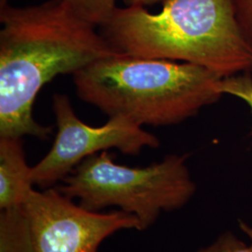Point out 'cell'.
<instances>
[{
	"label": "cell",
	"mask_w": 252,
	"mask_h": 252,
	"mask_svg": "<svg viewBox=\"0 0 252 252\" xmlns=\"http://www.w3.org/2000/svg\"><path fill=\"white\" fill-rule=\"evenodd\" d=\"M157 13L117 7L100 34L118 54L182 61L222 78L252 72V49L236 24L231 0H165Z\"/></svg>",
	"instance_id": "cell-2"
},
{
	"label": "cell",
	"mask_w": 252,
	"mask_h": 252,
	"mask_svg": "<svg viewBox=\"0 0 252 252\" xmlns=\"http://www.w3.org/2000/svg\"><path fill=\"white\" fill-rule=\"evenodd\" d=\"M8 3H9V0H0V6L8 4Z\"/></svg>",
	"instance_id": "cell-14"
},
{
	"label": "cell",
	"mask_w": 252,
	"mask_h": 252,
	"mask_svg": "<svg viewBox=\"0 0 252 252\" xmlns=\"http://www.w3.org/2000/svg\"><path fill=\"white\" fill-rule=\"evenodd\" d=\"M22 138L0 137V210L22 207L33 189Z\"/></svg>",
	"instance_id": "cell-7"
},
{
	"label": "cell",
	"mask_w": 252,
	"mask_h": 252,
	"mask_svg": "<svg viewBox=\"0 0 252 252\" xmlns=\"http://www.w3.org/2000/svg\"><path fill=\"white\" fill-rule=\"evenodd\" d=\"M222 95H232L242 100L252 112V77L251 73L238 74L222 78L220 83Z\"/></svg>",
	"instance_id": "cell-10"
},
{
	"label": "cell",
	"mask_w": 252,
	"mask_h": 252,
	"mask_svg": "<svg viewBox=\"0 0 252 252\" xmlns=\"http://www.w3.org/2000/svg\"><path fill=\"white\" fill-rule=\"evenodd\" d=\"M78 18L95 27L102 26L117 8V0H62Z\"/></svg>",
	"instance_id": "cell-9"
},
{
	"label": "cell",
	"mask_w": 252,
	"mask_h": 252,
	"mask_svg": "<svg viewBox=\"0 0 252 252\" xmlns=\"http://www.w3.org/2000/svg\"><path fill=\"white\" fill-rule=\"evenodd\" d=\"M187 159V154H170L148 166L130 167L114 162L105 151L78 164L58 189L89 210L119 207L134 215L145 231L162 212L180 209L193 197L196 184Z\"/></svg>",
	"instance_id": "cell-4"
},
{
	"label": "cell",
	"mask_w": 252,
	"mask_h": 252,
	"mask_svg": "<svg viewBox=\"0 0 252 252\" xmlns=\"http://www.w3.org/2000/svg\"><path fill=\"white\" fill-rule=\"evenodd\" d=\"M126 6H141V7H147L152 6L158 3H162L165 0H123Z\"/></svg>",
	"instance_id": "cell-13"
},
{
	"label": "cell",
	"mask_w": 252,
	"mask_h": 252,
	"mask_svg": "<svg viewBox=\"0 0 252 252\" xmlns=\"http://www.w3.org/2000/svg\"><path fill=\"white\" fill-rule=\"evenodd\" d=\"M222 77L206 67L116 54L73 75L78 96L109 117L139 126L178 125L223 95Z\"/></svg>",
	"instance_id": "cell-3"
},
{
	"label": "cell",
	"mask_w": 252,
	"mask_h": 252,
	"mask_svg": "<svg viewBox=\"0 0 252 252\" xmlns=\"http://www.w3.org/2000/svg\"><path fill=\"white\" fill-rule=\"evenodd\" d=\"M240 228L250 238V245L244 243L234 234L226 233L220 236L213 243L200 249L196 252H252V227L245 222H241Z\"/></svg>",
	"instance_id": "cell-11"
},
{
	"label": "cell",
	"mask_w": 252,
	"mask_h": 252,
	"mask_svg": "<svg viewBox=\"0 0 252 252\" xmlns=\"http://www.w3.org/2000/svg\"><path fill=\"white\" fill-rule=\"evenodd\" d=\"M0 23V137L45 140L53 127L33 116L39 91L58 75H74L118 53L97 27L74 15L62 0L27 7L5 4Z\"/></svg>",
	"instance_id": "cell-1"
},
{
	"label": "cell",
	"mask_w": 252,
	"mask_h": 252,
	"mask_svg": "<svg viewBox=\"0 0 252 252\" xmlns=\"http://www.w3.org/2000/svg\"><path fill=\"white\" fill-rule=\"evenodd\" d=\"M22 207L36 252H97L100 245L119 231H140L134 215L123 210H89L54 187L42 191L33 188Z\"/></svg>",
	"instance_id": "cell-6"
},
{
	"label": "cell",
	"mask_w": 252,
	"mask_h": 252,
	"mask_svg": "<svg viewBox=\"0 0 252 252\" xmlns=\"http://www.w3.org/2000/svg\"><path fill=\"white\" fill-rule=\"evenodd\" d=\"M0 252H36L23 207L1 210Z\"/></svg>",
	"instance_id": "cell-8"
},
{
	"label": "cell",
	"mask_w": 252,
	"mask_h": 252,
	"mask_svg": "<svg viewBox=\"0 0 252 252\" xmlns=\"http://www.w3.org/2000/svg\"><path fill=\"white\" fill-rule=\"evenodd\" d=\"M231 4L236 24L252 49V0H231Z\"/></svg>",
	"instance_id": "cell-12"
},
{
	"label": "cell",
	"mask_w": 252,
	"mask_h": 252,
	"mask_svg": "<svg viewBox=\"0 0 252 252\" xmlns=\"http://www.w3.org/2000/svg\"><path fill=\"white\" fill-rule=\"evenodd\" d=\"M53 109L57 127L54 144L31 168L33 184L43 189L61 182L78 164L94 154L117 149L126 155L135 156L144 148L160 146L156 135L145 131L129 118L113 116L104 126H88L76 115L66 94H54Z\"/></svg>",
	"instance_id": "cell-5"
}]
</instances>
